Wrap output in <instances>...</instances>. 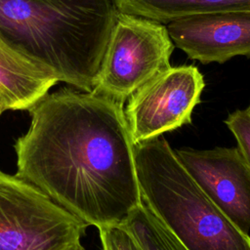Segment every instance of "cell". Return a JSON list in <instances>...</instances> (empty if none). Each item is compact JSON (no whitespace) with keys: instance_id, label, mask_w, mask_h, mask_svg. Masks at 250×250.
Masks as SVG:
<instances>
[{"instance_id":"obj_1","label":"cell","mask_w":250,"mask_h":250,"mask_svg":"<svg viewBox=\"0 0 250 250\" xmlns=\"http://www.w3.org/2000/svg\"><path fill=\"white\" fill-rule=\"evenodd\" d=\"M28 112L14 146L16 175L88 226L122 224L142 202L123 104L65 87Z\"/></svg>"},{"instance_id":"obj_2","label":"cell","mask_w":250,"mask_h":250,"mask_svg":"<svg viewBox=\"0 0 250 250\" xmlns=\"http://www.w3.org/2000/svg\"><path fill=\"white\" fill-rule=\"evenodd\" d=\"M117 14L113 0H0V38L59 82L93 92Z\"/></svg>"},{"instance_id":"obj_3","label":"cell","mask_w":250,"mask_h":250,"mask_svg":"<svg viewBox=\"0 0 250 250\" xmlns=\"http://www.w3.org/2000/svg\"><path fill=\"white\" fill-rule=\"evenodd\" d=\"M142 201L188 250H250V236L205 194L161 136L135 144Z\"/></svg>"},{"instance_id":"obj_4","label":"cell","mask_w":250,"mask_h":250,"mask_svg":"<svg viewBox=\"0 0 250 250\" xmlns=\"http://www.w3.org/2000/svg\"><path fill=\"white\" fill-rule=\"evenodd\" d=\"M87 227L34 185L0 170V250H84Z\"/></svg>"},{"instance_id":"obj_5","label":"cell","mask_w":250,"mask_h":250,"mask_svg":"<svg viewBox=\"0 0 250 250\" xmlns=\"http://www.w3.org/2000/svg\"><path fill=\"white\" fill-rule=\"evenodd\" d=\"M174 47L163 23L118 12L93 92L124 104L171 66Z\"/></svg>"},{"instance_id":"obj_6","label":"cell","mask_w":250,"mask_h":250,"mask_svg":"<svg viewBox=\"0 0 250 250\" xmlns=\"http://www.w3.org/2000/svg\"><path fill=\"white\" fill-rule=\"evenodd\" d=\"M204 86L196 66L180 65L170 66L138 88L124 107L134 144L191 123Z\"/></svg>"},{"instance_id":"obj_7","label":"cell","mask_w":250,"mask_h":250,"mask_svg":"<svg viewBox=\"0 0 250 250\" xmlns=\"http://www.w3.org/2000/svg\"><path fill=\"white\" fill-rule=\"evenodd\" d=\"M174 152L205 194L243 232L250 230V168L237 147Z\"/></svg>"},{"instance_id":"obj_8","label":"cell","mask_w":250,"mask_h":250,"mask_svg":"<svg viewBox=\"0 0 250 250\" xmlns=\"http://www.w3.org/2000/svg\"><path fill=\"white\" fill-rule=\"evenodd\" d=\"M174 45L202 63L250 56V11L191 16L166 25Z\"/></svg>"},{"instance_id":"obj_9","label":"cell","mask_w":250,"mask_h":250,"mask_svg":"<svg viewBox=\"0 0 250 250\" xmlns=\"http://www.w3.org/2000/svg\"><path fill=\"white\" fill-rule=\"evenodd\" d=\"M58 82L51 71L0 38V100L6 110H28Z\"/></svg>"},{"instance_id":"obj_10","label":"cell","mask_w":250,"mask_h":250,"mask_svg":"<svg viewBox=\"0 0 250 250\" xmlns=\"http://www.w3.org/2000/svg\"><path fill=\"white\" fill-rule=\"evenodd\" d=\"M119 13L161 23L204 14L250 11V0H113Z\"/></svg>"},{"instance_id":"obj_11","label":"cell","mask_w":250,"mask_h":250,"mask_svg":"<svg viewBox=\"0 0 250 250\" xmlns=\"http://www.w3.org/2000/svg\"><path fill=\"white\" fill-rule=\"evenodd\" d=\"M121 225L143 250H188L143 201Z\"/></svg>"},{"instance_id":"obj_12","label":"cell","mask_w":250,"mask_h":250,"mask_svg":"<svg viewBox=\"0 0 250 250\" xmlns=\"http://www.w3.org/2000/svg\"><path fill=\"white\" fill-rule=\"evenodd\" d=\"M225 123L233 134L237 148L244 161L250 168V115L246 109H237L225 120Z\"/></svg>"},{"instance_id":"obj_13","label":"cell","mask_w":250,"mask_h":250,"mask_svg":"<svg viewBox=\"0 0 250 250\" xmlns=\"http://www.w3.org/2000/svg\"><path fill=\"white\" fill-rule=\"evenodd\" d=\"M102 250H143L132 234L120 224L98 229Z\"/></svg>"},{"instance_id":"obj_14","label":"cell","mask_w":250,"mask_h":250,"mask_svg":"<svg viewBox=\"0 0 250 250\" xmlns=\"http://www.w3.org/2000/svg\"><path fill=\"white\" fill-rule=\"evenodd\" d=\"M4 110H6V109H5V107H4V105H3V104H2V102H1V100H0V115L2 114V112H3Z\"/></svg>"},{"instance_id":"obj_15","label":"cell","mask_w":250,"mask_h":250,"mask_svg":"<svg viewBox=\"0 0 250 250\" xmlns=\"http://www.w3.org/2000/svg\"><path fill=\"white\" fill-rule=\"evenodd\" d=\"M246 110H247V112H248V113H249V115H250V104H249V106L247 107V109H246Z\"/></svg>"}]
</instances>
